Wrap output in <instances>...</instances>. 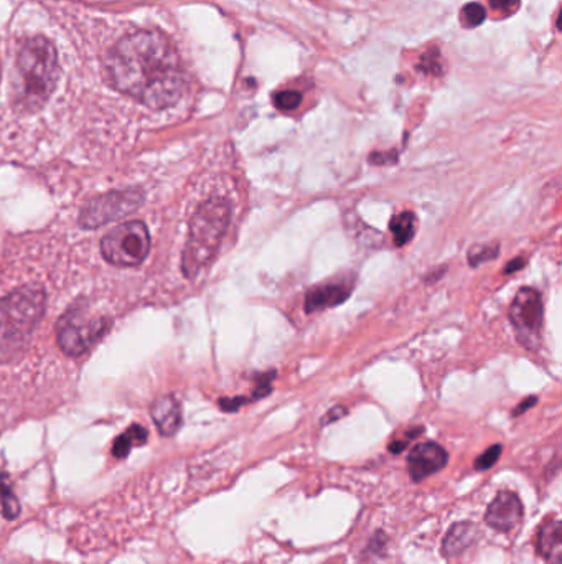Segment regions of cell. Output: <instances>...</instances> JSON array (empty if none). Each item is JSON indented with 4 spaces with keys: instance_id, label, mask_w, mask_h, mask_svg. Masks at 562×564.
I'll return each instance as SVG.
<instances>
[{
    "instance_id": "cell-1",
    "label": "cell",
    "mask_w": 562,
    "mask_h": 564,
    "mask_svg": "<svg viewBox=\"0 0 562 564\" xmlns=\"http://www.w3.org/2000/svg\"><path fill=\"white\" fill-rule=\"evenodd\" d=\"M109 84L151 109L174 106L185 91V73L176 47L159 30L122 36L105 59Z\"/></svg>"
},
{
    "instance_id": "cell-2",
    "label": "cell",
    "mask_w": 562,
    "mask_h": 564,
    "mask_svg": "<svg viewBox=\"0 0 562 564\" xmlns=\"http://www.w3.org/2000/svg\"><path fill=\"white\" fill-rule=\"evenodd\" d=\"M59 82L57 48L45 36L30 38L15 63L12 103L19 113L30 114L47 105Z\"/></svg>"
},
{
    "instance_id": "cell-3",
    "label": "cell",
    "mask_w": 562,
    "mask_h": 564,
    "mask_svg": "<svg viewBox=\"0 0 562 564\" xmlns=\"http://www.w3.org/2000/svg\"><path fill=\"white\" fill-rule=\"evenodd\" d=\"M45 310V293L24 286L0 301V362H11L24 352Z\"/></svg>"
},
{
    "instance_id": "cell-4",
    "label": "cell",
    "mask_w": 562,
    "mask_h": 564,
    "mask_svg": "<svg viewBox=\"0 0 562 564\" xmlns=\"http://www.w3.org/2000/svg\"><path fill=\"white\" fill-rule=\"evenodd\" d=\"M230 222L231 207L228 201L210 199L199 205L190 222V233L182 258L185 278L193 279L215 258Z\"/></svg>"
},
{
    "instance_id": "cell-5",
    "label": "cell",
    "mask_w": 562,
    "mask_h": 564,
    "mask_svg": "<svg viewBox=\"0 0 562 564\" xmlns=\"http://www.w3.org/2000/svg\"><path fill=\"white\" fill-rule=\"evenodd\" d=\"M111 327V318L94 310L86 301L71 306L57 325V341L68 356H80L93 349Z\"/></svg>"
},
{
    "instance_id": "cell-6",
    "label": "cell",
    "mask_w": 562,
    "mask_h": 564,
    "mask_svg": "<svg viewBox=\"0 0 562 564\" xmlns=\"http://www.w3.org/2000/svg\"><path fill=\"white\" fill-rule=\"evenodd\" d=\"M151 236L145 223L132 220L111 230L101 241L103 258L116 268H136L147 258Z\"/></svg>"
},
{
    "instance_id": "cell-7",
    "label": "cell",
    "mask_w": 562,
    "mask_h": 564,
    "mask_svg": "<svg viewBox=\"0 0 562 564\" xmlns=\"http://www.w3.org/2000/svg\"><path fill=\"white\" fill-rule=\"evenodd\" d=\"M144 201L141 190H114L109 193H103L84 205L80 213V224L84 230L99 228L105 223H111L121 216H126L136 212Z\"/></svg>"
},
{
    "instance_id": "cell-8",
    "label": "cell",
    "mask_w": 562,
    "mask_h": 564,
    "mask_svg": "<svg viewBox=\"0 0 562 564\" xmlns=\"http://www.w3.org/2000/svg\"><path fill=\"white\" fill-rule=\"evenodd\" d=\"M544 307L538 291L525 287L518 291L513 304L510 307V320L515 327L519 341L527 350H538L541 343Z\"/></svg>"
},
{
    "instance_id": "cell-9",
    "label": "cell",
    "mask_w": 562,
    "mask_h": 564,
    "mask_svg": "<svg viewBox=\"0 0 562 564\" xmlns=\"http://www.w3.org/2000/svg\"><path fill=\"white\" fill-rule=\"evenodd\" d=\"M449 454L437 443H421L410 450L408 458V472L414 482H422L427 477L444 469Z\"/></svg>"
},
{
    "instance_id": "cell-10",
    "label": "cell",
    "mask_w": 562,
    "mask_h": 564,
    "mask_svg": "<svg viewBox=\"0 0 562 564\" xmlns=\"http://www.w3.org/2000/svg\"><path fill=\"white\" fill-rule=\"evenodd\" d=\"M523 504L515 492L503 490L493 498L492 504L487 510L485 521L490 529H496L500 533H508L515 529L519 521L523 520Z\"/></svg>"
},
{
    "instance_id": "cell-11",
    "label": "cell",
    "mask_w": 562,
    "mask_h": 564,
    "mask_svg": "<svg viewBox=\"0 0 562 564\" xmlns=\"http://www.w3.org/2000/svg\"><path fill=\"white\" fill-rule=\"evenodd\" d=\"M353 284L350 282H328L310 289L305 297V310L316 312L330 307L343 304L352 294Z\"/></svg>"
},
{
    "instance_id": "cell-12",
    "label": "cell",
    "mask_w": 562,
    "mask_h": 564,
    "mask_svg": "<svg viewBox=\"0 0 562 564\" xmlns=\"http://www.w3.org/2000/svg\"><path fill=\"white\" fill-rule=\"evenodd\" d=\"M153 423L162 435H174L182 426V408L176 396L167 395L157 398L151 408Z\"/></svg>"
},
{
    "instance_id": "cell-13",
    "label": "cell",
    "mask_w": 562,
    "mask_h": 564,
    "mask_svg": "<svg viewBox=\"0 0 562 564\" xmlns=\"http://www.w3.org/2000/svg\"><path fill=\"white\" fill-rule=\"evenodd\" d=\"M535 546L539 554L550 564H561V521L558 517H550L541 525Z\"/></svg>"
},
{
    "instance_id": "cell-14",
    "label": "cell",
    "mask_w": 562,
    "mask_h": 564,
    "mask_svg": "<svg viewBox=\"0 0 562 564\" xmlns=\"http://www.w3.org/2000/svg\"><path fill=\"white\" fill-rule=\"evenodd\" d=\"M477 538V527L469 521L456 523L452 529H449L447 537L442 543V552L447 558L457 556L464 550H467L470 544Z\"/></svg>"
},
{
    "instance_id": "cell-15",
    "label": "cell",
    "mask_w": 562,
    "mask_h": 564,
    "mask_svg": "<svg viewBox=\"0 0 562 564\" xmlns=\"http://www.w3.org/2000/svg\"><path fill=\"white\" fill-rule=\"evenodd\" d=\"M147 437H149V433L145 431V427H142L141 424L130 426L126 433H122L114 441V446H113L114 458H128L132 447L144 446L147 443Z\"/></svg>"
},
{
    "instance_id": "cell-16",
    "label": "cell",
    "mask_w": 562,
    "mask_h": 564,
    "mask_svg": "<svg viewBox=\"0 0 562 564\" xmlns=\"http://www.w3.org/2000/svg\"><path fill=\"white\" fill-rule=\"evenodd\" d=\"M389 230L394 236V243L396 247L408 245L410 239L414 238L416 233V216L412 212L398 213L396 216L391 218L389 222Z\"/></svg>"
},
{
    "instance_id": "cell-17",
    "label": "cell",
    "mask_w": 562,
    "mask_h": 564,
    "mask_svg": "<svg viewBox=\"0 0 562 564\" xmlns=\"http://www.w3.org/2000/svg\"><path fill=\"white\" fill-rule=\"evenodd\" d=\"M0 506L2 515L7 520H15L20 515V502L13 492L11 479L5 474H0Z\"/></svg>"
},
{
    "instance_id": "cell-18",
    "label": "cell",
    "mask_w": 562,
    "mask_h": 564,
    "mask_svg": "<svg viewBox=\"0 0 562 564\" xmlns=\"http://www.w3.org/2000/svg\"><path fill=\"white\" fill-rule=\"evenodd\" d=\"M301 103H302V94L293 90L281 91L274 96V105L281 111H293L301 106Z\"/></svg>"
},
{
    "instance_id": "cell-19",
    "label": "cell",
    "mask_w": 562,
    "mask_h": 564,
    "mask_svg": "<svg viewBox=\"0 0 562 564\" xmlns=\"http://www.w3.org/2000/svg\"><path fill=\"white\" fill-rule=\"evenodd\" d=\"M462 15H464V22L469 27H479L487 19L485 9L477 2H472L469 5H465Z\"/></svg>"
},
{
    "instance_id": "cell-20",
    "label": "cell",
    "mask_w": 562,
    "mask_h": 564,
    "mask_svg": "<svg viewBox=\"0 0 562 564\" xmlns=\"http://www.w3.org/2000/svg\"><path fill=\"white\" fill-rule=\"evenodd\" d=\"M500 456H502V446H500V444L487 449V450L475 460V470L492 469L493 466L498 462Z\"/></svg>"
},
{
    "instance_id": "cell-21",
    "label": "cell",
    "mask_w": 562,
    "mask_h": 564,
    "mask_svg": "<svg viewBox=\"0 0 562 564\" xmlns=\"http://www.w3.org/2000/svg\"><path fill=\"white\" fill-rule=\"evenodd\" d=\"M274 378H276V372H268V373H261V375L256 376V387L253 391L254 400H261V398H266L268 395H270Z\"/></svg>"
},
{
    "instance_id": "cell-22",
    "label": "cell",
    "mask_w": 562,
    "mask_h": 564,
    "mask_svg": "<svg viewBox=\"0 0 562 564\" xmlns=\"http://www.w3.org/2000/svg\"><path fill=\"white\" fill-rule=\"evenodd\" d=\"M498 255V247H479L469 253V262L472 266H479L481 262L492 261Z\"/></svg>"
},
{
    "instance_id": "cell-23",
    "label": "cell",
    "mask_w": 562,
    "mask_h": 564,
    "mask_svg": "<svg viewBox=\"0 0 562 564\" xmlns=\"http://www.w3.org/2000/svg\"><path fill=\"white\" fill-rule=\"evenodd\" d=\"M246 403V396H236V398H222L220 400V406H222V411L233 412L238 411Z\"/></svg>"
},
{
    "instance_id": "cell-24",
    "label": "cell",
    "mask_w": 562,
    "mask_h": 564,
    "mask_svg": "<svg viewBox=\"0 0 562 564\" xmlns=\"http://www.w3.org/2000/svg\"><path fill=\"white\" fill-rule=\"evenodd\" d=\"M396 159V153H375L370 155V162L375 165L394 164Z\"/></svg>"
},
{
    "instance_id": "cell-25",
    "label": "cell",
    "mask_w": 562,
    "mask_h": 564,
    "mask_svg": "<svg viewBox=\"0 0 562 564\" xmlns=\"http://www.w3.org/2000/svg\"><path fill=\"white\" fill-rule=\"evenodd\" d=\"M419 433H422V429H416V431L410 433V435H408L406 439H401V441H394V443H391V444H389V452H393V454H401V452L408 447V444H410V439H412L414 435H419Z\"/></svg>"
},
{
    "instance_id": "cell-26",
    "label": "cell",
    "mask_w": 562,
    "mask_h": 564,
    "mask_svg": "<svg viewBox=\"0 0 562 564\" xmlns=\"http://www.w3.org/2000/svg\"><path fill=\"white\" fill-rule=\"evenodd\" d=\"M345 414H347V410L343 406H335L325 414V418L322 419V424L327 426V424L335 423V421H339L340 418H343Z\"/></svg>"
},
{
    "instance_id": "cell-27",
    "label": "cell",
    "mask_w": 562,
    "mask_h": 564,
    "mask_svg": "<svg viewBox=\"0 0 562 564\" xmlns=\"http://www.w3.org/2000/svg\"><path fill=\"white\" fill-rule=\"evenodd\" d=\"M519 0H490L493 9L500 12H511Z\"/></svg>"
},
{
    "instance_id": "cell-28",
    "label": "cell",
    "mask_w": 562,
    "mask_h": 564,
    "mask_svg": "<svg viewBox=\"0 0 562 564\" xmlns=\"http://www.w3.org/2000/svg\"><path fill=\"white\" fill-rule=\"evenodd\" d=\"M538 403V398L536 396H529L525 401H521L518 406L515 408V411H513V416H519V414H523V412H527L529 408H533L535 404Z\"/></svg>"
},
{
    "instance_id": "cell-29",
    "label": "cell",
    "mask_w": 562,
    "mask_h": 564,
    "mask_svg": "<svg viewBox=\"0 0 562 564\" xmlns=\"http://www.w3.org/2000/svg\"><path fill=\"white\" fill-rule=\"evenodd\" d=\"M525 264H527V261L523 258L513 259L510 264H506L504 274H511V272H516V270H523Z\"/></svg>"
}]
</instances>
